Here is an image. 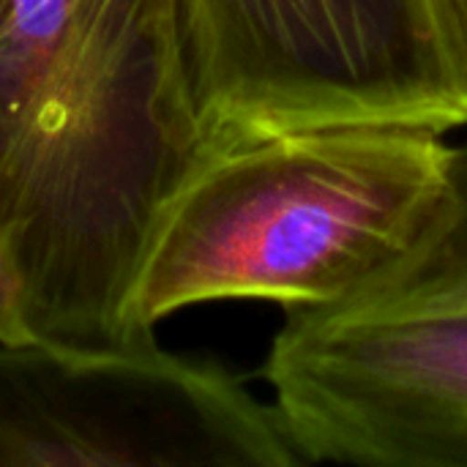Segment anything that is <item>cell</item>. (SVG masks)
I'll return each mask as SVG.
<instances>
[{
	"label": "cell",
	"mask_w": 467,
	"mask_h": 467,
	"mask_svg": "<svg viewBox=\"0 0 467 467\" xmlns=\"http://www.w3.org/2000/svg\"><path fill=\"white\" fill-rule=\"evenodd\" d=\"M208 153L175 0H0V342L153 337L137 285Z\"/></svg>",
	"instance_id": "cell-1"
},
{
	"label": "cell",
	"mask_w": 467,
	"mask_h": 467,
	"mask_svg": "<svg viewBox=\"0 0 467 467\" xmlns=\"http://www.w3.org/2000/svg\"><path fill=\"white\" fill-rule=\"evenodd\" d=\"M457 145L400 123L282 131L211 150L175 194L148 252L142 331L213 301L285 312L350 296L427 227Z\"/></svg>",
	"instance_id": "cell-2"
},
{
	"label": "cell",
	"mask_w": 467,
	"mask_h": 467,
	"mask_svg": "<svg viewBox=\"0 0 467 467\" xmlns=\"http://www.w3.org/2000/svg\"><path fill=\"white\" fill-rule=\"evenodd\" d=\"M285 315L260 378L301 465L467 467V145L400 257Z\"/></svg>",
	"instance_id": "cell-3"
},
{
	"label": "cell",
	"mask_w": 467,
	"mask_h": 467,
	"mask_svg": "<svg viewBox=\"0 0 467 467\" xmlns=\"http://www.w3.org/2000/svg\"><path fill=\"white\" fill-rule=\"evenodd\" d=\"M211 150L345 123L467 126L424 0H175Z\"/></svg>",
	"instance_id": "cell-4"
},
{
	"label": "cell",
	"mask_w": 467,
	"mask_h": 467,
	"mask_svg": "<svg viewBox=\"0 0 467 467\" xmlns=\"http://www.w3.org/2000/svg\"><path fill=\"white\" fill-rule=\"evenodd\" d=\"M296 465L274 405L156 337L0 342V467Z\"/></svg>",
	"instance_id": "cell-5"
},
{
	"label": "cell",
	"mask_w": 467,
	"mask_h": 467,
	"mask_svg": "<svg viewBox=\"0 0 467 467\" xmlns=\"http://www.w3.org/2000/svg\"><path fill=\"white\" fill-rule=\"evenodd\" d=\"M446 74L467 109V0H424Z\"/></svg>",
	"instance_id": "cell-6"
}]
</instances>
